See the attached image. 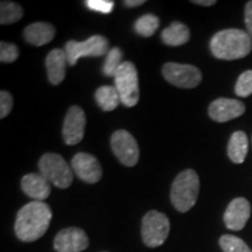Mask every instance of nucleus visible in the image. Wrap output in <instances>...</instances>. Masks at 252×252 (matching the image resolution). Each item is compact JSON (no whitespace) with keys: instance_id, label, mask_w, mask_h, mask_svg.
Returning <instances> with one entry per match:
<instances>
[{"instance_id":"9","label":"nucleus","mask_w":252,"mask_h":252,"mask_svg":"<svg viewBox=\"0 0 252 252\" xmlns=\"http://www.w3.org/2000/svg\"><path fill=\"white\" fill-rule=\"evenodd\" d=\"M111 149L124 166L133 167L139 161V147L130 132L118 130L111 135Z\"/></svg>"},{"instance_id":"24","label":"nucleus","mask_w":252,"mask_h":252,"mask_svg":"<svg viewBox=\"0 0 252 252\" xmlns=\"http://www.w3.org/2000/svg\"><path fill=\"white\" fill-rule=\"evenodd\" d=\"M220 245L223 252H252L243 239L232 235H223L220 238Z\"/></svg>"},{"instance_id":"28","label":"nucleus","mask_w":252,"mask_h":252,"mask_svg":"<svg viewBox=\"0 0 252 252\" xmlns=\"http://www.w3.org/2000/svg\"><path fill=\"white\" fill-rule=\"evenodd\" d=\"M13 108V97L8 91L2 90L0 93V118H5L9 115Z\"/></svg>"},{"instance_id":"10","label":"nucleus","mask_w":252,"mask_h":252,"mask_svg":"<svg viewBox=\"0 0 252 252\" xmlns=\"http://www.w3.org/2000/svg\"><path fill=\"white\" fill-rule=\"evenodd\" d=\"M87 117L86 112L80 106H71L68 110L67 116H65L64 122H63L62 135L63 140L67 145H77L81 143L84 137V131H86Z\"/></svg>"},{"instance_id":"20","label":"nucleus","mask_w":252,"mask_h":252,"mask_svg":"<svg viewBox=\"0 0 252 252\" xmlns=\"http://www.w3.org/2000/svg\"><path fill=\"white\" fill-rule=\"evenodd\" d=\"M94 98L103 111H112L122 103L117 89L111 86L99 87L94 93Z\"/></svg>"},{"instance_id":"2","label":"nucleus","mask_w":252,"mask_h":252,"mask_svg":"<svg viewBox=\"0 0 252 252\" xmlns=\"http://www.w3.org/2000/svg\"><path fill=\"white\" fill-rule=\"evenodd\" d=\"M210 50L216 59L232 60L243 59L252 50V39L247 32L229 28L217 32L210 40Z\"/></svg>"},{"instance_id":"8","label":"nucleus","mask_w":252,"mask_h":252,"mask_svg":"<svg viewBox=\"0 0 252 252\" xmlns=\"http://www.w3.org/2000/svg\"><path fill=\"white\" fill-rule=\"evenodd\" d=\"M162 75L167 82L178 88L191 89L202 81V72L191 64L168 62L162 67Z\"/></svg>"},{"instance_id":"3","label":"nucleus","mask_w":252,"mask_h":252,"mask_svg":"<svg viewBox=\"0 0 252 252\" xmlns=\"http://www.w3.org/2000/svg\"><path fill=\"white\" fill-rule=\"evenodd\" d=\"M200 193V179L194 169H186L174 179L171 200L178 212L187 213L196 203Z\"/></svg>"},{"instance_id":"19","label":"nucleus","mask_w":252,"mask_h":252,"mask_svg":"<svg viewBox=\"0 0 252 252\" xmlns=\"http://www.w3.org/2000/svg\"><path fill=\"white\" fill-rule=\"evenodd\" d=\"M161 39L168 46H182L190 39V31L185 24L175 21L162 31Z\"/></svg>"},{"instance_id":"22","label":"nucleus","mask_w":252,"mask_h":252,"mask_svg":"<svg viewBox=\"0 0 252 252\" xmlns=\"http://www.w3.org/2000/svg\"><path fill=\"white\" fill-rule=\"evenodd\" d=\"M160 26V19L154 14H145L135 21L134 30L141 36L149 37L156 33Z\"/></svg>"},{"instance_id":"7","label":"nucleus","mask_w":252,"mask_h":252,"mask_svg":"<svg viewBox=\"0 0 252 252\" xmlns=\"http://www.w3.org/2000/svg\"><path fill=\"white\" fill-rule=\"evenodd\" d=\"M115 84L121 102L126 108H132L139 100V83H138V71L133 63L124 61L115 76Z\"/></svg>"},{"instance_id":"31","label":"nucleus","mask_w":252,"mask_h":252,"mask_svg":"<svg viewBox=\"0 0 252 252\" xmlns=\"http://www.w3.org/2000/svg\"><path fill=\"white\" fill-rule=\"evenodd\" d=\"M216 0H193V4L201 6H213L216 4Z\"/></svg>"},{"instance_id":"25","label":"nucleus","mask_w":252,"mask_h":252,"mask_svg":"<svg viewBox=\"0 0 252 252\" xmlns=\"http://www.w3.org/2000/svg\"><path fill=\"white\" fill-rule=\"evenodd\" d=\"M235 93L238 97L245 98L252 94V70L244 71L236 82Z\"/></svg>"},{"instance_id":"27","label":"nucleus","mask_w":252,"mask_h":252,"mask_svg":"<svg viewBox=\"0 0 252 252\" xmlns=\"http://www.w3.org/2000/svg\"><path fill=\"white\" fill-rule=\"evenodd\" d=\"M86 5L88 8L103 14L111 13L113 7H115V2L112 0H88L86 1Z\"/></svg>"},{"instance_id":"23","label":"nucleus","mask_w":252,"mask_h":252,"mask_svg":"<svg viewBox=\"0 0 252 252\" xmlns=\"http://www.w3.org/2000/svg\"><path fill=\"white\" fill-rule=\"evenodd\" d=\"M123 52L118 47H113L106 55L105 62L103 64V74L108 77H115L118 69L123 64Z\"/></svg>"},{"instance_id":"6","label":"nucleus","mask_w":252,"mask_h":252,"mask_svg":"<svg viewBox=\"0 0 252 252\" xmlns=\"http://www.w3.org/2000/svg\"><path fill=\"white\" fill-rule=\"evenodd\" d=\"M171 223L165 214L151 210L144 216L141 223V237L145 245L158 248L162 245L168 237Z\"/></svg>"},{"instance_id":"12","label":"nucleus","mask_w":252,"mask_h":252,"mask_svg":"<svg viewBox=\"0 0 252 252\" xmlns=\"http://www.w3.org/2000/svg\"><path fill=\"white\" fill-rule=\"evenodd\" d=\"M71 168L77 178L87 184H96L103 175L99 161L89 153H77L71 160Z\"/></svg>"},{"instance_id":"17","label":"nucleus","mask_w":252,"mask_h":252,"mask_svg":"<svg viewBox=\"0 0 252 252\" xmlns=\"http://www.w3.org/2000/svg\"><path fill=\"white\" fill-rule=\"evenodd\" d=\"M55 36V27L48 23H34L24 31V37L33 46H43L49 43Z\"/></svg>"},{"instance_id":"4","label":"nucleus","mask_w":252,"mask_h":252,"mask_svg":"<svg viewBox=\"0 0 252 252\" xmlns=\"http://www.w3.org/2000/svg\"><path fill=\"white\" fill-rule=\"evenodd\" d=\"M39 168L41 175L45 176L49 184H53L58 188L65 189L70 187L74 180L72 168L60 154H43L39 161Z\"/></svg>"},{"instance_id":"26","label":"nucleus","mask_w":252,"mask_h":252,"mask_svg":"<svg viewBox=\"0 0 252 252\" xmlns=\"http://www.w3.org/2000/svg\"><path fill=\"white\" fill-rule=\"evenodd\" d=\"M19 58L18 47L9 42L0 43V61L4 63H11L17 61Z\"/></svg>"},{"instance_id":"21","label":"nucleus","mask_w":252,"mask_h":252,"mask_svg":"<svg viewBox=\"0 0 252 252\" xmlns=\"http://www.w3.org/2000/svg\"><path fill=\"white\" fill-rule=\"evenodd\" d=\"M24 15V8L17 2L1 1L0 4V24L9 25L20 20Z\"/></svg>"},{"instance_id":"13","label":"nucleus","mask_w":252,"mask_h":252,"mask_svg":"<svg viewBox=\"0 0 252 252\" xmlns=\"http://www.w3.org/2000/svg\"><path fill=\"white\" fill-rule=\"evenodd\" d=\"M245 112V104L238 99L217 98L209 105L208 113L217 123H225L241 117Z\"/></svg>"},{"instance_id":"18","label":"nucleus","mask_w":252,"mask_h":252,"mask_svg":"<svg viewBox=\"0 0 252 252\" xmlns=\"http://www.w3.org/2000/svg\"><path fill=\"white\" fill-rule=\"evenodd\" d=\"M249 151L248 135L243 131L232 133L228 144V157L234 163H243Z\"/></svg>"},{"instance_id":"1","label":"nucleus","mask_w":252,"mask_h":252,"mask_svg":"<svg viewBox=\"0 0 252 252\" xmlns=\"http://www.w3.org/2000/svg\"><path fill=\"white\" fill-rule=\"evenodd\" d=\"M52 217L53 213L48 204L41 201H32L17 214L15 235L23 242L37 241L48 230Z\"/></svg>"},{"instance_id":"30","label":"nucleus","mask_w":252,"mask_h":252,"mask_svg":"<svg viewBox=\"0 0 252 252\" xmlns=\"http://www.w3.org/2000/svg\"><path fill=\"white\" fill-rule=\"evenodd\" d=\"M143 4H145V0H126V1H124V5L127 6V7H137V6Z\"/></svg>"},{"instance_id":"5","label":"nucleus","mask_w":252,"mask_h":252,"mask_svg":"<svg viewBox=\"0 0 252 252\" xmlns=\"http://www.w3.org/2000/svg\"><path fill=\"white\" fill-rule=\"evenodd\" d=\"M65 54L68 64L75 65L81 58H98L108 55L110 52L109 40L103 35H93L86 41L70 40L65 43Z\"/></svg>"},{"instance_id":"14","label":"nucleus","mask_w":252,"mask_h":252,"mask_svg":"<svg viewBox=\"0 0 252 252\" xmlns=\"http://www.w3.org/2000/svg\"><path fill=\"white\" fill-rule=\"evenodd\" d=\"M251 215L250 202L244 197H237L232 200L226 208L223 220L228 229L239 231L247 225Z\"/></svg>"},{"instance_id":"15","label":"nucleus","mask_w":252,"mask_h":252,"mask_svg":"<svg viewBox=\"0 0 252 252\" xmlns=\"http://www.w3.org/2000/svg\"><path fill=\"white\" fill-rule=\"evenodd\" d=\"M21 188L25 191V194L34 201L46 200L50 195V184L48 180L41 174L36 173H30L25 175L21 180Z\"/></svg>"},{"instance_id":"16","label":"nucleus","mask_w":252,"mask_h":252,"mask_svg":"<svg viewBox=\"0 0 252 252\" xmlns=\"http://www.w3.org/2000/svg\"><path fill=\"white\" fill-rule=\"evenodd\" d=\"M67 64L68 58L65 54V50L56 48L49 53L46 59V67L50 83L54 84V86L62 83L65 77Z\"/></svg>"},{"instance_id":"29","label":"nucleus","mask_w":252,"mask_h":252,"mask_svg":"<svg viewBox=\"0 0 252 252\" xmlns=\"http://www.w3.org/2000/svg\"><path fill=\"white\" fill-rule=\"evenodd\" d=\"M245 26H247V33L252 39V0L245 5Z\"/></svg>"},{"instance_id":"11","label":"nucleus","mask_w":252,"mask_h":252,"mask_svg":"<svg viewBox=\"0 0 252 252\" xmlns=\"http://www.w3.org/2000/svg\"><path fill=\"white\" fill-rule=\"evenodd\" d=\"M89 247V238L83 229L65 228L54 239L56 252H82Z\"/></svg>"}]
</instances>
